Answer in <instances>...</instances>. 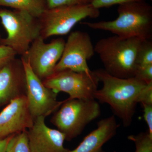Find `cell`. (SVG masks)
Segmentation results:
<instances>
[{"mask_svg":"<svg viewBox=\"0 0 152 152\" xmlns=\"http://www.w3.org/2000/svg\"><path fill=\"white\" fill-rule=\"evenodd\" d=\"M137 61L139 67L152 64L151 39L144 40L138 52Z\"/></svg>","mask_w":152,"mask_h":152,"instance_id":"cell-18","label":"cell"},{"mask_svg":"<svg viewBox=\"0 0 152 152\" xmlns=\"http://www.w3.org/2000/svg\"><path fill=\"white\" fill-rule=\"evenodd\" d=\"M138 103L142 104H152V83L147 84L139 96Z\"/></svg>","mask_w":152,"mask_h":152,"instance_id":"cell-23","label":"cell"},{"mask_svg":"<svg viewBox=\"0 0 152 152\" xmlns=\"http://www.w3.org/2000/svg\"><path fill=\"white\" fill-rule=\"evenodd\" d=\"M94 47L88 33L75 31L65 42L61 57L55 67L54 73L64 70L78 72H91L87 61L94 55Z\"/></svg>","mask_w":152,"mask_h":152,"instance_id":"cell-9","label":"cell"},{"mask_svg":"<svg viewBox=\"0 0 152 152\" xmlns=\"http://www.w3.org/2000/svg\"><path fill=\"white\" fill-rule=\"evenodd\" d=\"M52 117L51 123L70 140L79 135L87 125L100 115V106L95 99H68Z\"/></svg>","mask_w":152,"mask_h":152,"instance_id":"cell-5","label":"cell"},{"mask_svg":"<svg viewBox=\"0 0 152 152\" xmlns=\"http://www.w3.org/2000/svg\"><path fill=\"white\" fill-rule=\"evenodd\" d=\"M34 121L26 95L13 99L0 113V139L29 129Z\"/></svg>","mask_w":152,"mask_h":152,"instance_id":"cell-11","label":"cell"},{"mask_svg":"<svg viewBox=\"0 0 152 152\" xmlns=\"http://www.w3.org/2000/svg\"><path fill=\"white\" fill-rule=\"evenodd\" d=\"M102 87L96 91L94 99L108 104L125 127L130 126L138 103L139 96L147 84L135 77L121 78L104 69L94 71Z\"/></svg>","mask_w":152,"mask_h":152,"instance_id":"cell-1","label":"cell"},{"mask_svg":"<svg viewBox=\"0 0 152 152\" xmlns=\"http://www.w3.org/2000/svg\"><path fill=\"white\" fill-rule=\"evenodd\" d=\"M134 77L147 84L152 83V64L139 67Z\"/></svg>","mask_w":152,"mask_h":152,"instance_id":"cell-21","label":"cell"},{"mask_svg":"<svg viewBox=\"0 0 152 152\" xmlns=\"http://www.w3.org/2000/svg\"><path fill=\"white\" fill-rule=\"evenodd\" d=\"M99 15V10L91 4L47 8L38 18L40 36L45 40L52 36L65 35L82 20L96 18Z\"/></svg>","mask_w":152,"mask_h":152,"instance_id":"cell-6","label":"cell"},{"mask_svg":"<svg viewBox=\"0 0 152 152\" xmlns=\"http://www.w3.org/2000/svg\"><path fill=\"white\" fill-rule=\"evenodd\" d=\"M24 68L26 79V95L33 119L46 117L55 111L64 101L57 100L58 94L46 86L33 72L28 63L20 58Z\"/></svg>","mask_w":152,"mask_h":152,"instance_id":"cell-10","label":"cell"},{"mask_svg":"<svg viewBox=\"0 0 152 152\" xmlns=\"http://www.w3.org/2000/svg\"><path fill=\"white\" fill-rule=\"evenodd\" d=\"M143 108L144 120L148 128L149 135L152 138V104H142Z\"/></svg>","mask_w":152,"mask_h":152,"instance_id":"cell-24","label":"cell"},{"mask_svg":"<svg viewBox=\"0 0 152 152\" xmlns=\"http://www.w3.org/2000/svg\"><path fill=\"white\" fill-rule=\"evenodd\" d=\"M12 136L0 139V152H6L9 141Z\"/></svg>","mask_w":152,"mask_h":152,"instance_id":"cell-25","label":"cell"},{"mask_svg":"<svg viewBox=\"0 0 152 152\" xmlns=\"http://www.w3.org/2000/svg\"><path fill=\"white\" fill-rule=\"evenodd\" d=\"M6 152H31L27 131H23L12 136Z\"/></svg>","mask_w":152,"mask_h":152,"instance_id":"cell-16","label":"cell"},{"mask_svg":"<svg viewBox=\"0 0 152 152\" xmlns=\"http://www.w3.org/2000/svg\"><path fill=\"white\" fill-rule=\"evenodd\" d=\"M101 152H103V151H102Z\"/></svg>","mask_w":152,"mask_h":152,"instance_id":"cell-27","label":"cell"},{"mask_svg":"<svg viewBox=\"0 0 152 152\" xmlns=\"http://www.w3.org/2000/svg\"><path fill=\"white\" fill-rule=\"evenodd\" d=\"M118 127L115 116L102 119L75 149L68 152H101L104 145L116 134Z\"/></svg>","mask_w":152,"mask_h":152,"instance_id":"cell-14","label":"cell"},{"mask_svg":"<svg viewBox=\"0 0 152 152\" xmlns=\"http://www.w3.org/2000/svg\"><path fill=\"white\" fill-rule=\"evenodd\" d=\"M92 0H47L48 8L63 6L78 5L91 4Z\"/></svg>","mask_w":152,"mask_h":152,"instance_id":"cell-19","label":"cell"},{"mask_svg":"<svg viewBox=\"0 0 152 152\" xmlns=\"http://www.w3.org/2000/svg\"><path fill=\"white\" fill-rule=\"evenodd\" d=\"M65 42L63 38L60 37L46 43L39 36L32 43L27 52L21 58L28 63L33 72L43 81L54 73L55 67L62 55Z\"/></svg>","mask_w":152,"mask_h":152,"instance_id":"cell-8","label":"cell"},{"mask_svg":"<svg viewBox=\"0 0 152 152\" xmlns=\"http://www.w3.org/2000/svg\"><path fill=\"white\" fill-rule=\"evenodd\" d=\"M42 82L57 94L67 93L69 99L90 100L95 99L99 81L94 71L78 72L67 69L56 72Z\"/></svg>","mask_w":152,"mask_h":152,"instance_id":"cell-7","label":"cell"},{"mask_svg":"<svg viewBox=\"0 0 152 152\" xmlns=\"http://www.w3.org/2000/svg\"><path fill=\"white\" fill-rule=\"evenodd\" d=\"M15 52L11 48L4 45H0V69L12 60L16 58Z\"/></svg>","mask_w":152,"mask_h":152,"instance_id":"cell-22","label":"cell"},{"mask_svg":"<svg viewBox=\"0 0 152 152\" xmlns=\"http://www.w3.org/2000/svg\"><path fill=\"white\" fill-rule=\"evenodd\" d=\"M118 12V18L113 20L84 22L81 24L123 37L151 39L152 7L150 4L146 1L125 3L119 5Z\"/></svg>","mask_w":152,"mask_h":152,"instance_id":"cell-2","label":"cell"},{"mask_svg":"<svg viewBox=\"0 0 152 152\" xmlns=\"http://www.w3.org/2000/svg\"><path fill=\"white\" fill-rule=\"evenodd\" d=\"M128 139L134 143L135 152H152V138L148 132L131 135L128 137Z\"/></svg>","mask_w":152,"mask_h":152,"instance_id":"cell-17","label":"cell"},{"mask_svg":"<svg viewBox=\"0 0 152 152\" xmlns=\"http://www.w3.org/2000/svg\"><path fill=\"white\" fill-rule=\"evenodd\" d=\"M0 7L25 11L39 18L47 7V0H0Z\"/></svg>","mask_w":152,"mask_h":152,"instance_id":"cell-15","label":"cell"},{"mask_svg":"<svg viewBox=\"0 0 152 152\" xmlns=\"http://www.w3.org/2000/svg\"><path fill=\"white\" fill-rule=\"evenodd\" d=\"M45 119L44 116L36 118L27 132L31 152H69L70 150L64 146L65 135L58 129L48 127Z\"/></svg>","mask_w":152,"mask_h":152,"instance_id":"cell-12","label":"cell"},{"mask_svg":"<svg viewBox=\"0 0 152 152\" xmlns=\"http://www.w3.org/2000/svg\"><path fill=\"white\" fill-rule=\"evenodd\" d=\"M26 74L21 59L15 58L0 69V104L24 95Z\"/></svg>","mask_w":152,"mask_h":152,"instance_id":"cell-13","label":"cell"},{"mask_svg":"<svg viewBox=\"0 0 152 152\" xmlns=\"http://www.w3.org/2000/svg\"><path fill=\"white\" fill-rule=\"evenodd\" d=\"M146 0H92L91 4L99 10L102 8H107L115 5H120L132 2L146 1Z\"/></svg>","mask_w":152,"mask_h":152,"instance_id":"cell-20","label":"cell"},{"mask_svg":"<svg viewBox=\"0 0 152 152\" xmlns=\"http://www.w3.org/2000/svg\"><path fill=\"white\" fill-rule=\"evenodd\" d=\"M144 40L115 35L99 40L94 46L108 73L121 78L134 77L138 68V52Z\"/></svg>","mask_w":152,"mask_h":152,"instance_id":"cell-3","label":"cell"},{"mask_svg":"<svg viewBox=\"0 0 152 152\" xmlns=\"http://www.w3.org/2000/svg\"><path fill=\"white\" fill-rule=\"evenodd\" d=\"M3 39H2V38L1 37H0V45H2Z\"/></svg>","mask_w":152,"mask_h":152,"instance_id":"cell-26","label":"cell"},{"mask_svg":"<svg viewBox=\"0 0 152 152\" xmlns=\"http://www.w3.org/2000/svg\"><path fill=\"white\" fill-rule=\"evenodd\" d=\"M0 20L7 33L2 45L11 48L21 57L40 34L38 18L19 10L0 8Z\"/></svg>","mask_w":152,"mask_h":152,"instance_id":"cell-4","label":"cell"}]
</instances>
